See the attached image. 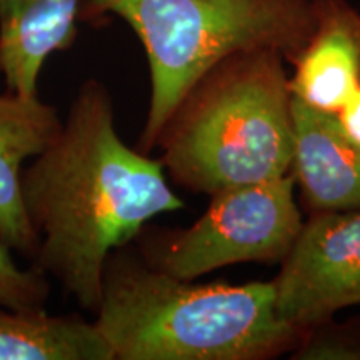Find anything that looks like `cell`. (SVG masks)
<instances>
[{
  "label": "cell",
  "instance_id": "obj_2",
  "mask_svg": "<svg viewBox=\"0 0 360 360\" xmlns=\"http://www.w3.org/2000/svg\"><path fill=\"white\" fill-rule=\"evenodd\" d=\"M94 322L114 360H267L307 332L278 317L272 282L195 283L150 267L134 244L107 260Z\"/></svg>",
  "mask_w": 360,
  "mask_h": 360
},
{
  "label": "cell",
  "instance_id": "obj_12",
  "mask_svg": "<svg viewBox=\"0 0 360 360\" xmlns=\"http://www.w3.org/2000/svg\"><path fill=\"white\" fill-rule=\"evenodd\" d=\"M51 292V278L32 265L20 267L13 252L0 240V307L44 310Z\"/></svg>",
  "mask_w": 360,
  "mask_h": 360
},
{
  "label": "cell",
  "instance_id": "obj_8",
  "mask_svg": "<svg viewBox=\"0 0 360 360\" xmlns=\"http://www.w3.org/2000/svg\"><path fill=\"white\" fill-rule=\"evenodd\" d=\"M290 64L292 96L337 114L360 87V11L349 0H315V27Z\"/></svg>",
  "mask_w": 360,
  "mask_h": 360
},
{
  "label": "cell",
  "instance_id": "obj_10",
  "mask_svg": "<svg viewBox=\"0 0 360 360\" xmlns=\"http://www.w3.org/2000/svg\"><path fill=\"white\" fill-rule=\"evenodd\" d=\"M80 0H0V74L7 90L39 96L45 62L77 35Z\"/></svg>",
  "mask_w": 360,
  "mask_h": 360
},
{
  "label": "cell",
  "instance_id": "obj_3",
  "mask_svg": "<svg viewBox=\"0 0 360 360\" xmlns=\"http://www.w3.org/2000/svg\"><path fill=\"white\" fill-rule=\"evenodd\" d=\"M283 62L272 49L238 52L192 85L155 142L175 186L210 197L292 174L294 96Z\"/></svg>",
  "mask_w": 360,
  "mask_h": 360
},
{
  "label": "cell",
  "instance_id": "obj_11",
  "mask_svg": "<svg viewBox=\"0 0 360 360\" xmlns=\"http://www.w3.org/2000/svg\"><path fill=\"white\" fill-rule=\"evenodd\" d=\"M0 360H114V354L82 315L0 307Z\"/></svg>",
  "mask_w": 360,
  "mask_h": 360
},
{
  "label": "cell",
  "instance_id": "obj_9",
  "mask_svg": "<svg viewBox=\"0 0 360 360\" xmlns=\"http://www.w3.org/2000/svg\"><path fill=\"white\" fill-rule=\"evenodd\" d=\"M60 127L56 107L39 96L11 90L0 96V240L27 260L34 259L37 237L22 204V172L51 146Z\"/></svg>",
  "mask_w": 360,
  "mask_h": 360
},
{
  "label": "cell",
  "instance_id": "obj_5",
  "mask_svg": "<svg viewBox=\"0 0 360 360\" xmlns=\"http://www.w3.org/2000/svg\"><path fill=\"white\" fill-rule=\"evenodd\" d=\"M294 175L245 184L210 195L187 229H147L132 242L139 255L170 276L195 281L244 262L285 259L304 220L294 200Z\"/></svg>",
  "mask_w": 360,
  "mask_h": 360
},
{
  "label": "cell",
  "instance_id": "obj_7",
  "mask_svg": "<svg viewBox=\"0 0 360 360\" xmlns=\"http://www.w3.org/2000/svg\"><path fill=\"white\" fill-rule=\"evenodd\" d=\"M292 175L309 214L360 210V146L342 132L335 114L294 97Z\"/></svg>",
  "mask_w": 360,
  "mask_h": 360
},
{
  "label": "cell",
  "instance_id": "obj_14",
  "mask_svg": "<svg viewBox=\"0 0 360 360\" xmlns=\"http://www.w3.org/2000/svg\"><path fill=\"white\" fill-rule=\"evenodd\" d=\"M342 132L354 143L360 146V87L347 98L335 114Z\"/></svg>",
  "mask_w": 360,
  "mask_h": 360
},
{
  "label": "cell",
  "instance_id": "obj_1",
  "mask_svg": "<svg viewBox=\"0 0 360 360\" xmlns=\"http://www.w3.org/2000/svg\"><path fill=\"white\" fill-rule=\"evenodd\" d=\"M20 192L37 237L30 265L92 314L112 252L157 215L184 209L162 162L117 132L112 96L97 79L80 85L56 139L24 167Z\"/></svg>",
  "mask_w": 360,
  "mask_h": 360
},
{
  "label": "cell",
  "instance_id": "obj_6",
  "mask_svg": "<svg viewBox=\"0 0 360 360\" xmlns=\"http://www.w3.org/2000/svg\"><path fill=\"white\" fill-rule=\"evenodd\" d=\"M272 283L278 317L302 330L360 304V210L309 214Z\"/></svg>",
  "mask_w": 360,
  "mask_h": 360
},
{
  "label": "cell",
  "instance_id": "obj_13",
  "mask_svg": "<svg viewBox=\"0 0 360 360\" xmlns=\"http://www.w3.org/2000/svg\"><path fill=\"white\" fill-rule=\"evenodd\" d=\"M292 359L304 360H359L360 319L335 323L332 319L305 332Z\"/></svg>",
  "mask_w": 360,
  "mask_h": 360
},
{
  "label": "cell",
  "instance_id": "obj_4",
  "mask_svg": "<svg viewBox=\"0 0 360 360\" xmlns=\"http://www.w3.org/2000/svg\"><path fill=\"white\" fill-rule=\"evenodd\" d=\"M85 12L122 19L146 51L150 101L137 146L146 154L184 96L219 62L257 49L292 62L315 27V0H89Z\"/></svg>",
  "mask_w": 360,
  "mask_h": 360
}]
</instances>
